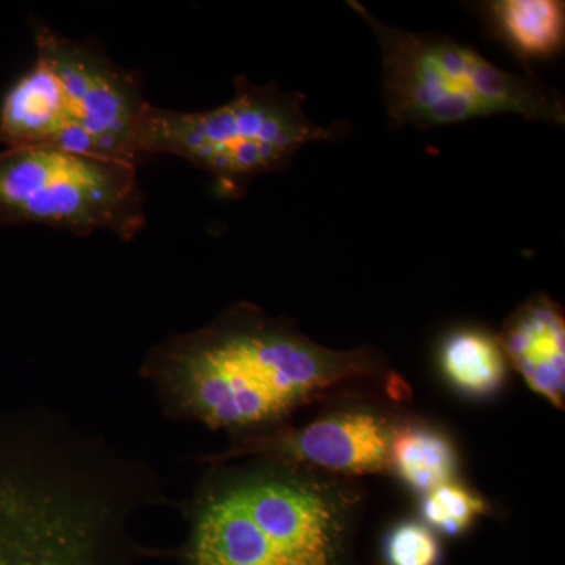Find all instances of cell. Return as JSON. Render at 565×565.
<instances>
[{"label": "cell", "mask_w": 565, "mask_h": 565, "mask_svg": "<svg viewBox=\"0 0 565 565\" xmlns=\"http://www.w3.org/2000/svg\"><path fill=\"white\" fill-rule=\"evenodd\" d=\"M384 367L374 349L333 351L250 303L173 337L150 359V373L174 411L237 438L277 429L305 405L377 377Z\"/></svg>", "instance_id": "1"}, {"label": "cell", "mask_w": 565, "mask_h": 565, "mask_svg": "<svg viewBox=\"0 0 565 565\" xmlns=\"http://www.w3.org/2000/svg\"><path fill=\"white\" fill-rule=\"evenodd\" d=\"M360 503L349 479L296 465L217 471L193 500L182 565H352Z\"/></svg>", "instance_id": "2"}, {"label": "cell", "mask_w": 565, "mask_h": 565, "mask_svg": "<svg viewBox=\"0 0 565 565\" xmlns=\"http://www.w3.org/2000/svg\"><path fill=\"white\" fill-rule=\"evenodd\" d=\"M32 32L35 62L3 95L0 141L139 163L134 136L150 106L141 82L99 47L41 20Z\"/></svg>", "instance_id": "3"}, {"label": "cell", "mask_w": 565, "mask_h": 565, "mask_svg": "<svg viewBox=\"0 0 565 565\" xmlns=\"http://www.w3.org/2000/svg\"><path fill=\"white\" fill-rule=\"evenodd\" d=\"M348 3L379 41L386 111L397 128L433 129L501 114L565 125L563 95L534 74L509 73L451 36L403 31L362 3Z\"/></svg>", "instance_id": "4"}, {"label": "cell", "mask_w": 565, "mask_h": 565, "mask_svg": "<svg viewBox=\"0 0 565 565\" xmlns=\"http://www.w3.org/2000/svg\"><path fill=\"white\" fill-rule=\"evenodd\" d=\"M305 95L277 82L236 77L228 103L212 110L178 111L148 106L141 115L134 156L170 154L214 177L223 195L243 196L255 178L286 169L315 141L345 132L341 122L321 126L305 114Z\"/></svg>", "instance_id": "5"}, {"label": "cell", "mask_w": 565, "mask_h": 565, "mask_svg": "<svg viewBox=\"0 0 565 565\" xmlns=\"http://www.w3.org/2000/svg\"><path fill=\"white\" fill-rule=\"evenodd\" d=\"M39 223L132 241L147 223L137 163L51 147L0 152V225Z\"/></svg>", "instance_id": "6"}, {"label": "cell", "mask_w": 565, "mask_h": 565, "mask_svg": "<svg viewBox=\"0 0 565 565\" xmlns=\"http://www.w3.org/2000/svg\"><path fill=\"white\" fill-rule=\"evenodd\" d=\"M393 419L373 408H341L302 427H285L236 438L211 462L241 457L310 468L349 479V476L392 473L390 440Z\"/></svg>", "instance_id": "7"}, {"label": "cell", "mask_w": 565, "mask_h": 565, "mask_svg": "<svg viewBox=\"0 0 565 565\" xmlns=\"http://www.w3.org/2000/svg\"><path fill=\"white\" fill-rule=\"evenodd\" d=\"M505 362L530 388L564 408L565 318L548 294H534L509 316L497 337Z\"/></svg>", "instance_id": "8"}, {"label": "cell", "mask_w": 565, "mask_h": 565, "mask_svg": "<svg viewBox=\"0 0 565 565\" xmlns=\"http://www.w3.org/2000/svg\"><path fill=\"white\" fill-rule=\"evenodd\" d=\"M493 32L526 66L563 51L565 3L559 0H497L487 3Z\"/></svg>", "instance_id": "9"}, {"label": "cell", "mask_w": 565, "mask_h": 565, "mask_svg": "<svg viewBox=\"0 0 565 565\" xmlns=\"http://www.w3.org/2000/svg\"><path fill=\"white\" fill-rule=\"evenodd\" d=\"M455 446L446 435L429 424L394 423L390 440V470L414 489L426 494L437 487L456 481Z\"/></svg>", "instance_id": "10"}, {"label": "cell", "mask_w": 565, "mask_h": 565, "mask_svg": "<svg viewBox=\"0 0 565 565\" xmlns=\"http://www.w3.org/2000/svg\"><path fill=\"white\" fill-rule=\"evenodd\" d=\"M438 362L446 381L473 397L497 393L508 375V362L497 337L479 329L449 333L440 345Z\"/></svg>", "instance_id": "11"}, {"label": "cell", "mask_w": 565, "mask_h": 565, "mask_svg": "<svg viewBox=\"0 0 565 565\" xmlns=\"http://www.w3.org/2000/svg\"><path fill=\"white\" fill-rule=\"evenodd\" d=\"M489 511L484 498L467 486L451 481L423 494L422 515L426 526L446 535L465 533Z\"/></svg>", "instance_id": "12"}, {"label": "cell", "mask_w": 565, "mask_h": 565, "mask_svg": "<svg viewBox=\"0 0 565 565\" xmlns=\"http://www.w3.org/2000/svg\"><path fill=\"white\" fill-rule=\"evenodd\" d=\"M440 553V544L430 527L418 522L399 523L384 542L388 565H438Z\"/></svg>", "instance_id": "13"}]
</instances>
